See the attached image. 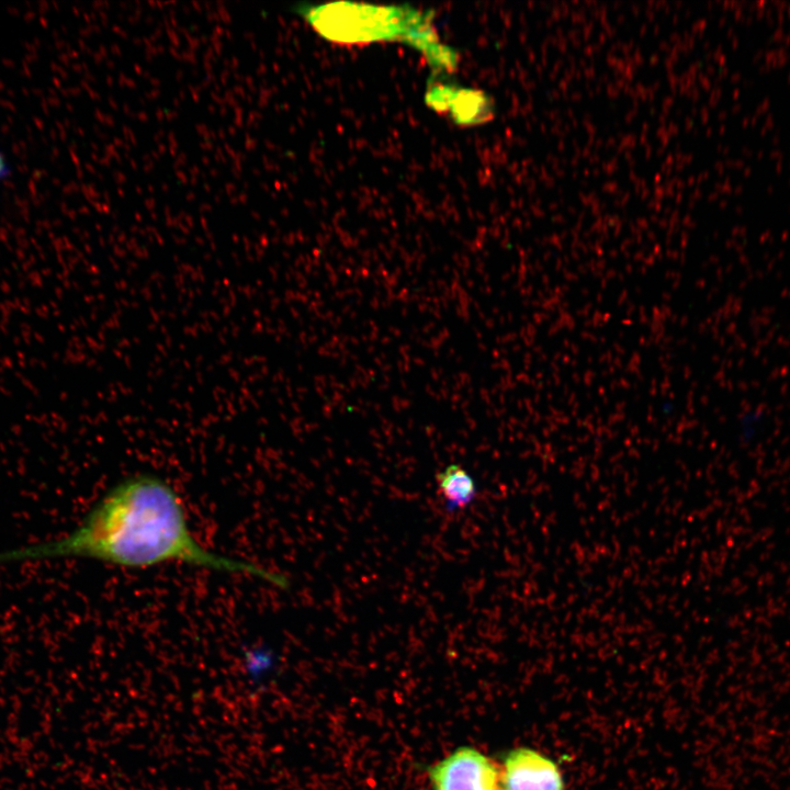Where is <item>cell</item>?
<instances>
[{
	"mask_svg": "<svg viewBox=\"0 0 790 790\" xmlns=\"http://www.w3.org/2000/svg\"><path fill=\"white\" fill-rule=\"evenodd\" d=\"M86 557L142 568L181 562L258 577L286 587L282 575L202 545L189 528L177 492L153 474L129 476L110 489L69 533L48 542L0 553V563Z\"/></svg>",
	"mask_w": 790,
	"mask_h": 790,
	"instance_id": "cell-1",
	"label": "cell"
},
{
	"mask_svg": "<svg viewBox=\"0 0 790 790\" xmlns=\"http://www.w3.org/2000/svg\"><path fill=\"white\" fill-rule=\"evenodd\" d=\"M305 18L317 32L341 43L379 40L394 27V16L385 9L331 4L306 11Z\"/></svg>",
	"mask_w": 790,
	"mask_h": 790,
	"instance_id": "cell-2",
	"label": "cell"
},
{
	"mask_svg": "<svg viewBox=\"0 0 790 790\" xmlns=\"http://www.w3.org/2000/svg\"><path fill=\"white\" fill-rule=\"evenodd\" d=\"M433 790H500V768L482 752L462 746L428 770Z\"/></svg>",
	"mask_w": 790,
	"mask_h": 790,
	"instance_id": "cell-3",
	"label": "cell"
},
{
	"mask_svg": "<svg viewBox=\"0 0 790 790\" xmlns=\"http://www.w3.org/2000/svg\"><path fill=\"white\" fill-rule=\"evenodd\" d=\"M499 768L500 790H564L557 765L532 748L508 752Z\"/></svg>",
	"mask_w": 790,
	"mask_h": 790,
	"instance_id": "cell-4",
	"label": "cell"
},
{
	"mask_svg": "<svg viewBox=\"0 0 790 790\" xmlns=\"http://www.w3.org/2000/svg\"><path fill=\"white\" fill-rule=\"evenodd\" d=\"M437 479L449 512L467 507L477 494L474 478L460 465L447 466L438 473Z\"/></svg>",
	"mask_w": 790,
	"mask_h": 790,
	"instance_id": "cell-5",
	"label": "cell"
},
{
	"mask_svg": "<svg viewBox=\"0 0 790 790\" xmlns=\"http://www.w3.org/2000/svg\"><path fill=\"white\" fill-rule=\"evenodd\" d=\"M11 176V165L5 154L0 149V185Z\"/></svg>",
	"mask_w": 790,
	"mask_h": 790,
	"instance_id": "cell-6",
	"label": "cell"
}]
</instances>
